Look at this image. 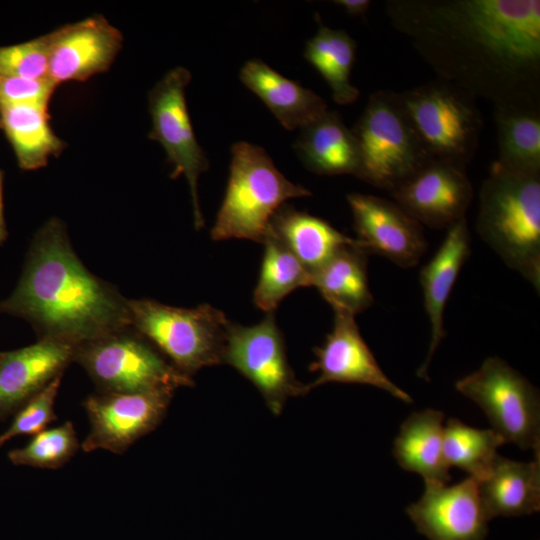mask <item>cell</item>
I'll return each instance as SVG.
<instances>
[{
    "label": "cell",
    "mask_w": 540,
    "mask_h": 540,
    "mask_svg": "<svg viewBox=\"0 0 540 540\" xmlns=\"http://www.w3.org/2000/svg\"><path fill=\"white\" fill-rule=\"evenodd\" d=\"M223 363L235 368L257 388L274 415L282 412L289 398L309 392L307 384L296 379L288 362L274 313L251 326L230 322Z\"/></svg>",
    "instance_id": "8fae6325"
},
{
    "label": "cell",
    "mask_w": 540,
    "mask_h": 540,
    "mask_svg": "<svg viewBox=\"0 0 540 540\" xmlns=\"http://www.w3.org/2000/svg\"><path fill=\"white\" fill-rule=\"evenodd\" d=\"M390 194L421 225L448 229L465 218L473 186L466 167L433 159Z\"/></svg>",
    "instance_id": "5bb4252c"
},
{
    "label": "cell",
    "mask_w": 540,
    "mask_h": 540,
    "mask_svg": "<svg viewBox=\"0 0 540 540\" xmlns=\"http://www.w3.org/2000/svg\"><path fill=\"white\" fill-rule=\"evenodd\" d=\"M455 387L480 406L505 442L532 449L540 458L539 393L522 374L504 360L489 357Z\"/></svg>",
    "instance_id": "9c48e42d"
},
{
    "label": "cell",
    "mask_w": 540,
    "mask_h": 540,
    "mask_svg": "<svg viewBox=\"0 0 540 540\" xmlns=\"http://www.w3.org/2000/svg\"><path fill=\"white\" fill-rule=\"evenodd\" d=\"M444 414L426 409L410 415L401 425L393 454L406 471L420 474L424 481L447 483L450 466L443 454Z\"/></svg>",
    "instance_id": "d4e9b609"
},
{
    "label": "cell",
    "mask_w": 540,
    "mask_h": 540,
    "mask_svg": "<svg viewBox=\"0 0 540 540\" xmlns=\"http://www.w3.org/2000/svg\"><path fill=\"white\" fill-rule=\"evenodd\" d=\"M48 107L36 104H0V129L10 143L18 166L36 170L58 157L67 144L53 131Z\"/></svg>",
    "instance_id": "484cf974"
},
{
    "label": "cell",
    "mask_w": 540,
    "mask_h": 540,
    "mask_svg": "<svg viewBox=\"0 0 540 540\" xmlns=\"http://www.w3.org/2000/svg\"><path fill=\"white\" fill-rule=\"evenodd\" d=\"M191 81V73L185 67L169 70L148 92V107L152 128L151 140L164 148L167 162L172 165L170 177L184 175L189 184L194 224L196 229L204 225L198 196V178L208 170L209 160L199 145L189 116L185 89Z\"/></svg>",
    "instance_id": "30bf717a"
},
{
    "label": "cell",
    "mask_w": 540,
    "mask_h": 540,
    "mask_svg": "<svg viewBox=\"0 0 540 540\" xmlns=\"http://www.w3.org/2000/svg\"><path fill=\"white\" fill-rule=\"evenodd\" d=\"M62 376L55 378L15 414L11 425L0 434V447L22 435H36L57 419L54 405Z\"/></svg>",
    "instance_id": "d6a6232c"
},
{
    "label": "cell",
    "mask_w": 540,
    "mask_h": 540,
    "mask_svg": "<svg viewBox=\"0 0 540 540\" xmlns=\"http://www.w3.org/2000/svg\"><path fill=\"white\" fill-rule=\"evenodd\" d=\"M347 201L355 238L367 253L378 254L402 268L416 266L428 248L422 225L396 202L362 193Z\"/></svg>",
    "instance_id": "4fadbf2b"
},
{
    "label": "cell",
    "mask_w": 540,
    "mask_h": 540,
    "mask_svg": "<svg viewBox=\"0 0 540 540\" xmlns=\"http://www.w3.org/2000/svg\"><path fill=\"white\" fill-rule=\"evenodd\" d=\"M3 186H4V173L0 169V246L5 243L8 237V231H7L6 221H5V214H4Z\"/></svg>",
    "instance_id": "d590c367"
},
{
    "label": "cell",
    "mask_w": 540,
    "mask_h": 540,
    "mask_svg": "<svg viewBox=\"0 0 540 540\" xmlns=\"http://www.w3.org/2000/svg\"><path fill=\"white\" fill-rule=\"evenodd\" d=\"M174 392L115 393L97 391L83 402L90 430L81 448L123 454L164 419Z\"/></svg>",
    "instance_id": "7c38bea8"
},
{
    "label": "cell",
    "mask_w": 540,
    "mask_h": 540,
    "mask_svg": "<svg viewBox=\"0 0 540 540\" xmlns=\"http://www.w3.org/2000/svg\"><path fill=\"white\" fill-rule=\"evenodd\" d=\"M385 13L441 80L494 106H539V0H389Z\"/></svg>",
    "instance_id": "6da1fadb"
},
{
    "label": "cell",
    "mask_w": 540,
    "mask_h": 540,
    "mask_svg": "<svg viewBox=\"0 0 540 540\" xmlns=\"http://www.w3.org/2000/svg\"><path fill=\"white\" fill-rule=\"evenodd\" d=\"M262 243L264 254L253 300L268 314L292 291L312 286V273L270 232Z\"/></svg>",
    "instance_id": "f1b7e54d"
},
{
    "label": "cell",
    "mask_w": 540,
    "mask_h": 540,
    "mask_svg": "<svg viewBox=\"0 0 540 540\" xmlns=\"http://www.w3.org/2000/svg\"><path fill=\"white\" fill-rule=\"evenodd\" d=\"M539 459L517 462L498 455L489 473L478 481L479 493L490 520L539 511Z\"/></svg>",
    "instance_id": "7402d4cb"
},
{
    "label": "cell",
    "mask_w": 540,
    "mask_h": 540,
    "mask_svg": "<svg viewBox=\"0 0 540 540\" xmlns=\"http://www.w3.org/2000/svg\"><path fill=\"white\" fill-rule=\"evenodd\" d=\"M334 324L323 344L314 349L316 360L310 370L318 377L307 384L308 391L330 382L371 385L397 399L411 403V396L382 371L363 339L355 316L334 312Z\"/></svg>",
    "instance_id": "2e32d148"
},
{
    "label": "cell",
    "mask_w": 540,
    "mask_h": 540,
    "mask_svg": "<svg viewBox=\"0 0 540 540\" xmlns=\"http://www.w3.org/2000/svg\"><path fill=\"white\" fill-rule=\"evenodd\" d=\"M132 327L178 371L192 376L223 363L228 327L225 314L209 305L179 308L152 299H128Z\"/></svg>",
    "instance_id": "8992f818"
},
{
    "label": "cell",
    "mask_w": 540,
    "mask_h": 540,
    "mask_svg": "<svg viewBox=\"0 0 540 540\" xmlns=\"http://www.w3.org/2000/svg\"><path fill=\"white\" fill-rule=\"evenodd\" d=\"M316 19L317 32L306 42L303 56L329 85L333 100L340 105L351 104L360 95L350 80L356 42L346 31L323 25L319 15Z\"/></svg>",
    "instance_id": "83f0119b"
},
{
    "label": "cell",
    "mask_w": 540,
    "mask_h": 540,
    "mask_svg": "<svg viewBox=\"0 0 540 540\" xmlns=\"http://www.w3.org/2000/svg\"><path fill=\"white\" fill-rule=\"evenodd\" d=\"M73 362L101 392H175L194 383L132 325L74 347Z\"/></svg>",
    "instance_id": "52a82bcc"
},
{
    "label": "cell",
    "mask_w": 540,
    "mask_h": 540,
    "mask_svg": "<svg viewBox=\"0 0 540 540\" xmlns=\"http://www.w3.org/2000/svg\"><path fill=\"white\" fill-rule=\"evenodd\" d=\"M406 513L429 540H485L488 533L490 519L471 476L453 486L425 481L422 497Z\"/></svg>",
    "instance_id": "9a60e30c"
},
{
    "label": "cell",
    "mask_w": 540,
    "mask_h": 540,
    "mask_svg": "<svg viewBox=\"0 0 540 540\" xmlns=\"http://www.w3.org/2000/svg\"><path fill=\"white\" fill-rule=\"evenodd\" d=\"M81 448L71 421L45 429L32 437L23 447L8 452L14 465L42 469H58L70 461Z\"/></svg>",
    "instance_id": "4dcf8cb0"
},
{
    "label": "cell",
    "mask_w": 540,
    "mask_h": 540,
    "mask_svg": "<svg viewBox=\"0 0 540 540\" xmlns=\"http://www.w3.org/2000/svg\"><path fill=\"white\" fill-rule=\"evenodd\" d=\"M57 86L49 79L0 76V104L47 106Z\"/></svg>",
    "instance_id": "836d02e7"
},
{
    "label": "cell",
    "mask_w": 540,
    "mask_h": 540,
    "mask_svg": "<svg viewBox=\"0 0 540 540\" xmlns=\"http://www.w3.org/2000/svg\"><path fill=\"white\" fill-rule=\"evenodd\" d=\"M470 255V234L466 218L447 229L431 260L420 271L424 306L431 328L430 346L418 376L425 378L428 365L445 337L444 311L458 275Z\"/></svg>",
    "instance_id": "d6986e66"
},
{
    "label": "cell",
    "mask_w": 540,
    "mask_h": 540,
    "mask_svg": "<svg viewBox=\"0 0 540 540\" xmlns=\"http://www.w3.org/2000/svg\"><path fill=\"white\" fill-rule=\"evenodd\" d=\"M311 273L312 286L334 312L356 316L373 304L367 274V253L358 241L338 250Z\"/></svg>",
    "instance_id": "cb8c5ba5"
},
{
    "label": "cell",
    "mask_w": 540,
    "mask_h": 540,
    "mask_svg": "<svg viewBox=\"0 0 540 540\" xmlns=\"http://www.w3.org/2000/svg\"><path fill=\"white\" fill-rule=\"evenodd\" d=\"M311 194L289 181L263 148L236 142L231 147L229 178L211 237L262 243L276 211L289 199Z\"/></svg>",
    "instance_id": "277c9868"
},
{
    "label": "cell",
    "mask_w": 540,
    "mask_h": 540,
    "mask_svg": "<svg viewBox=\"0 0 540 540\" xmlns=\"http://www.w3.org/2000/svg\"><path fill=\"white\" fill-rule=\"evenodd\" d=\"M498 159L502 167L540 174L539 106L495 105Z\"/></svg>",
    "instance_id": "4316f807"
},
{
    "label": "cell",
    "mask_w": 540,
    "mask_h": 540,
    "mask_svg": "<svg viewBox=\"0 0 540 540\" xmlns=\"http://www.w3.org/2000/svg\"><path fill=\"white\" fill-rule=\"evenodd\" d=\"M476 229L502 261L540 290V174L496 161L479 193Z\"/></svg>",
    "instance_id": "3957f363"
},
{
    "label": "cell",
    "mask_w": 540,
    "mask_h": 540,
    "mask_svg": "<svg viewBox=\"0 0 540 540\" xmlns=\"http://www.w3.org/2000/svg\"><path fill=\"white\" fill-rule=\"evenodd\" d=\"M0 312L25 319L38 340L73 348L131 326L128 299L85 267L57 217L36 231L19 282L0 301Z\"/></svg>",
    "instance_id": "7a4b0ae2"
},
{
    "label": "cell",
    "mask_w": 540,
    "mask_h": 540,
    "mask_svg": "<svg viewBox=\"0 0 540 540\" xmlns=\"http://www.w3.org/2000/svg\"><path fill=\"white\" fill-rule=\"evenodd\" d=\"M268 232L311 272L344 246L357 242L327 221L286 203L273 215Z\"/></svg>",
    "instance_id": "603a6c76"
},
{
    "label": "cell",
    "mask_w": 540,
    "mask_h": 540,
    "mask_svg": "<svg viewBox=\"0 0 540 540\" xmlns=\"http://www.w3.org/2000/svg\"><path fill=\"white\" fill-rule=\"evenodd\" d=\"M506 443L493 429H476L458 419L448 420L443 431V454L447 464L483 479L498 457L497 449Z\"/></svg>",
    "instance_id": "f546056e"
},
{
    "label": "cell",
    "mask_w": 540,
    "mask_h": 540,
    "mask_svg": "<svg viewBox=\"0 0 540 540\" xmlns=\"http://www.w3.org/2000/svg\"><path fill=\"white\" fill-rule=\"evenodd\" d=\"M293 147L303 165L313 173L356 177V141L352 129L336 111L327 110L302 127Z\"/></svg>",
    "instance_id": "44dd1931"
},
{
    "label": "cell",
    "mask_w": 540,
    "mask_h": 540,
    "mask_svg": "<svg viewBox=\"0 0 540 540\" xmlns=\"http://www.w3.org/2000/svg\"><path fill=\"white\" fill-rule=\"evenodd\" d=\"M239 79L288 130L301 129L328 110L314 91L286 78L262 60L245 62Z\"/></svg>",
    "instance_id": "ffe728a7"
},
{
    "label": "cell",
    "mask_w": 540,
    "mask_h": 540,
    "mask_svg": "<svg viewBox=\"0 0 540 540\" xmlns=\"http://www.w3.org/2000/svg\"><path fill=\"white\" fill-rule=\"evenodd\" d=\"M2 356H3V352L0 351V360H1Z\"/></svg>",
    "instance_id": "8d00e7d4"
},
{
    "label": "cell",
    "mask_w": 540,
    "mask_h": 540,
    "mask_svg": "<svg viewBox=\"0 0 540 540\" xmlns=\"http://www.w3.org/2000/svg\"><path fill=\"white\" fill-rule=\"evenodd\" d=\"M399 94L428 156L466 167L478 149L483 127L476 98L441 79Z\"/></svg>",
    "instance_id": "ba28073f"
},
{
    "label": "cell",
    "mask_w": 540,
    "mask_h": 540,
    "mask_svg": "<svg viewBox=\"0 0 540 540\" xmlns=\"http://www.w3.org/2000/svg\"><path fill=\"white\" fill-rule=\"evenodd\" d=\"M352 132L358 151L356 177L389 193L433 160L423 148L399 93H372Z\"/></svg>",
    "instance_id": "5b68a950"
},
{
    "label": "cell",
    "mask_w": 540,
    "mask_h": 540,
    "mask_svg": "<svg viewBox=\"0 0 540 540\" xmlns=\"http://www.w3.org/2000/svg\"><path fill=\"white\" fill-rule=\"evenodd\" d=\"M73 362V347L52 340L3 352L0 360V420L16 413Z\"/></svg>",
    "instance_id": "ac0fdd59"
},
{
    "label": "cell",
    "mask_w": 540,
    "mask_h": 540,
    "mask_svg": "<svg viewBox=\"0 0 540 540\" xmlns=\"http://www.w3.org/2000/svg\"><path fill=\"white\" fill-rule=\"evenodd\" d=\"M122 33L102 15L51 32L48 78L56 86L107 71L122 48Z\"/></svg>",
    "instance_id": "e0dca14e"
},
{
    "label": "cell",
    "mask_w": 540,
    "mask_h": 540,
    "mask_svg": "<svg viewBox=\"0 0 540 540\" xmlns=\"http://www.w3.org/2000/svg\"><path fill=\"white\" fill-rule=\"evenodd\" d=\"M51 32L32 40L0 46V76L49 79Z\"/></svg>",
    "instance_id": "1f68e13d"
},
{
    "label": "cell",
    "mask_w": 540,
    "mask_h": 540,
    "mask_svg": "<svg viewBox=\"0 0 540 540\" xmlns=\"http://www.w3.org/2000/svg\"><path fill=\"white\" fill-rule=\"evenodd\" d=\"M334 3L351 16H363L371 6L369 0H336Z\"/></svg>",
    "instance_id": "e575fe53"
}]
</instances>
